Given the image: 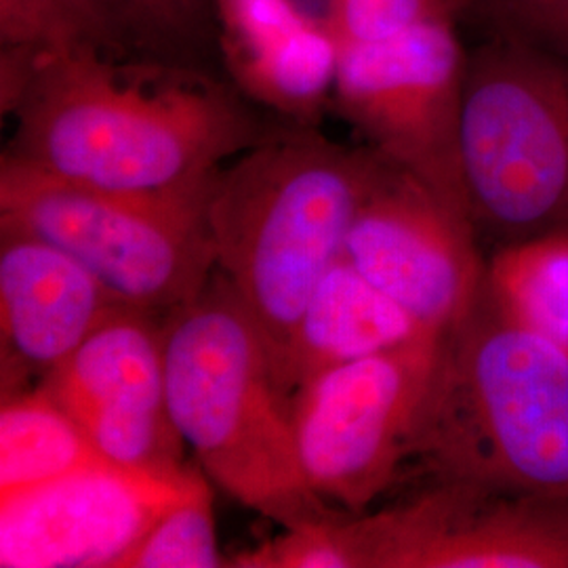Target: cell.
<instances>
[{"mask_svg":"<svg viewBox=\"0 0 568 568\" xmlns=\"http://www.w3.org/2000/svg\"><path fill=\"white\" fill-rule=\"evenodd\" d=\"M217 567H230V560L220 554L213 493L206 480L182 504L169 509L122 565V568Z\"/></svg>","mask_w":568,"mask_h":568,"instance_id":"d6986e66","label":"cell"},{"mask_svg":"<svg viewBox=\"0 0 568 568\" xmlns=\"http://www.w3.org/2000/svg\"><path fill=\"white\" fill-rule=\"evenodd\" d=\"M389 163L312 124L265 133L225 164L206 196L217 270L264 333L276 375L316 284Z\"/></svg>","mask_w":568,"mask_h":568,"instance_id":"7a4b0ae2","label":"cell"},{"mask_svg":"<svg viewBox=\"0 0 568 568\" xmlns=\"http://www.w3.org/2000/svg\"><path fill=\"white\" fill-rule=\"evenodd\" d=\"M225 65L244 95L300 124L333 102L339 42L295 0H213Z\"/></svg>","mask_w":568,"mask_h":568,"instance_id":"5bb4252c","label":"cell"},{"mask_svg":"<svg viewBox=\"0 0 568 568\" xmlns=\"http://www.w3.org/2000/svg\"><path fill=\"white\" fill-rule=\"evenodd\" d=\"M9 114L7 154L126 194H206L267 133L222 82L178 65L119 63L93 47L34 53Z\"/></svg>","mask_w":568,"mask_h":568,"instance_id":"6da1fadb","label":"cell"},{"mask_svg":"<svg viewBox=\"0 0 568 568\" xmlns=\"http://www.w3.org/2000/svg\"><path fill=\"white\" fill-rule=\"evenodd\" d=\"M112 464L182 469L164 365V321L122 307L98 326L41 386Z\"/></svg>","mask_w":568,"mask_h":568,"instance_id":"7c38bea8","label":"cell"},{"mask_svg":"<svg viewBox=\"0 0 568 568\" xmlns=\"http://www.w3.org/2000/svg\"><path fill=\"white\" fill-rule=\"evenodd\" d=\"M432 337L443 335L429 333L339 257L305 304L278 363V382L293 398L325 371Z\"/></svg>","mask_w":568,"mask_h":568,"instance_id":"9a60e30c","label":"cell"},{"mask_svg":"<svg viewBox=\"0 0 568 568\" xmlns=\"http://www.w3.org/2000/svg\"><path fill=\"white\" fill-rule=\"evenodd\" d=\"M462 0H328L325 21L339 44L377 42L426 21H455Z\"/></svg>","mask_w":568,"mask_h":568,"instance_id":"ffe728a7","label":"cell"},{"mask_svg":"<svg viewBox=\"0 0 568 568\" xmlns=\"http://www.w3.org/2000/svg\"><path fill=\"white\" fill-rule=\"evenodd\" d=\"M204 480L194 467L150 471L108 462L0 497V567L122 568Z\"/></svg>","mask_w":568,"mask_h":568,"instance_id":"30bf717a","label":"cell"},{"mask_svg":"<svg viewBox=\"0 0 568 568\" xmlns=\"http://www.w3.org/2000/svg\"><path fill=\"white\" fill-rule=\"evenodd\" d=\"M2 389L41 382L124 305L84 265L34 236L0 232Z\"/></svg>","mask_w":568,"mask_h":568,"instance_id":"4fadbf2b","label":"cell"},{"mask_svg":"<svg viewBox=\"0 0 568 568\" xmlns=\"http://www.w3.org/2000/svg\"><path fill=\"white\" fill-rule=\"evenodd\" d=\"M344 257L436 335L466 318L487 276L474 224L394 164L354 217Z\"/></svg>","mask_w":568,"mask_h":568,"instance_id":"8fae6325","label":"cell"},{"mask_svg":"<svg viewBox=\"0 0 568 568\" xmlns=\"http://www.w3.org/2000/svg\"><path fill=\"white\" fill-rule=\"evenodd\" d=\"M124 39L102 0H0V49L61 53L121 51Z\"/></svg>","mask_w":568,"mask_h":568,"instance_id":"ac0fdd59","label":"cell"},{"mask_svg":"<svg viewBox=\"0 0 568 568\" xmlns=\"http://www.w3.org/2000/svg\"><path fill=\"white\" fill-rule=\"evenodd\" d=\"M413 464L432 483L568 501L567 349L511 321L483 288L443 337Z\"/></svg>","mask_w":568,"mask_h":568,"instance_id":"3957f363","label":"cell"},{"mask_svg":"<svg viewBox=\"0 0 568 568\" xmlns=\"http://www.w3.org/2000/svg\"><path fill=\"white\" fill-rule=\"evenodd\" d=\"M462 164L476 232L568 230V58L490 34L467 51Z\"/></svg>","mask_w":568,"mask_h":568,"instance_id":"8992f818","label":"cell"},{"mask_svg":"<svg viewBox=\"0 0 568 568\" xmlns=\"http://www.w3.org/2000/svg\"><path fill=\"white\" fill-rule=\"evenodd\" d=\"M485 288L511 321L568 352V230L499 244Z\"/></svg>","mask_w":568,"mask_h":568,"instance_id":"e0dca14e","label":"cell"},{"mask_svg":"<svg viewBox=\"0 0 568 568\" xmlns=\"http://www.w3.org/2000/svg\"><path fill=\"white\" fill-rule=\"evenodd\" d=\"M100 464H108V459L42 387L4 396L0 410V497Z\"/></svg>","mask_w":568,"mask_h":568,"instance_id":"2e32d148","label":"cell"},{"mask_svg":"<svg viewBox=\"0 0 568 568\" xmlns=\"http://www.w3.org/2000/svg\"><path fill=\"white\" fill-rule=\"evenodd\" d=\"M344 537L349 568H568V501L429 483Z\"/></svg>","mask_w":568,"mask_h":568,"instance_id":"9c48e42d","label":"cell"},{"mask_svg":"<svg viewBox=\"0 0 568 568\" xmlns=\"http://www.w3.org/2000/svg\"><path fill=\"white\" fill-rule=\"evenodd\" d=\"M466 65L450 20L426 21L384 41L339 44L331 105L371 150L474 224L462 164Z\"/></svg>","mask_w":568,"mask_h":568,"instance_id":"52a82bcc","label":"cell"},{"mask_svg":"<svg viewBox=\"0 0 568 568\" xmlns=\"http://www.w3.org/2000/svg\"><path fill=\"white\" fill-rule=\"evenodd\" d=\"M443 337L331 368L293 394L305 476L328 506L358 516L398 483L410 459Z\"/></svg>","mask_w":568,"mask_h":568,"instance_id":"ba28073f","label":"cell"},{"mask_svg":"<svg viewBox=\"0 0 568 568\" xmlns=\"http://www.w3.org/2000/svg\"><path fill=\"white\" fill-rule=\"evenodd\" d=\"M164 365L173 422L225 495L283 528L345 514L310 485L291 396L264 333L220 270L164 321Z\"/></svg>","mask_w":568,"mask_h":568,"instance_id":"277c9868","label":"cell"},{"mask_svg":"<svg viewBox=\"0 0 568 568\" xmlns=\"http://www.w3.org/2000/svg\"><path fill=\"white\" fill-rule=\"evenodd\" d=\"M206 194H126L0 161V232L34 236L84 265L119 304L166 321L217 270Z\"/></svg>","mask_w":568,"mask_h":568,"instance_id":"5b68a950","label":"cell"},{"mask_svg":"<svg viewBox=\"0 0 568 568\" xmlns=\"http://www.w3.org/2000/svg\"><path fill=\"white\" fill-rule=\"evenodd\" d=\"M488 34L535 44L568 58V0H466Z\"/></svg>","mask_w":568,"mask_h":568,"instance_id":"7402d4cb","label":"cell"},{"mask_svg":"<svg viewBox=\"0 0 568 568\" xmlns=\"http://www.w3.org/2000/svg\"><path fill=\"white\" fill-rule=\"evenodd\" d=\"M122 39L150 51H178L203 37L206 0H102Z\"/></svg>","mask_w":568,"mask_h":568,"instance_id":"44dd1931","label":"cell"}]
</instances>
